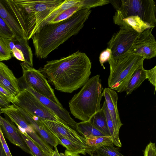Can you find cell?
Instances as JSON below:
<instances>
[{"instance_id":"1","label":"cell","mask_w":156,"mask_h":156,"mask_svg":"<svg viewBox=\"0 0 156 156\" xmlns=\"http://www.w3.org/2000/svg\"><path fill=\"white\" fill-rule=\"evenodd\" d=\"M91 63L87 55L77 51L59 59L48 61L38 70L61 92L72 93L89 79Z\"/></svg>"},{"instance_id":"2","label":"cell","mask_w":156,"mask_h":156,"mask_svg":"<svg viewBox=\"0 0 156 156\" xmlns=\"http://www.w3.org/2000/svg\"><path fill=\"white\" fill-rule=\"evenodd\" d=\"M91 11L90 8L83 9L64 20L39 27L31 37L36 57L41 59L46 58L51 51L76 35L83 27Z\"/></svg>"},{"instance_id":"3","label":"cell","mask_w":156,"mask_h":156,"mask_svg":"<svg viewBox=\"0 0 156 156\" xmlns=\"http://www.w3.org/2000/svg\"><path fill=\"white\" fill-rule=\"evenodd\" d=\"M98 74L89 79L69 102L71 114L82 122L88 121L100 109L103 90Z\"/></svg>"},{"instance_id":"4","label":"cell","mask_w":156,"mask_h":156,"mask_svg":"<svg viewBox=\"0 0 156 156\" xmlns=\"http://www.w3.org/2000/svg\"><path fill=\"white\" fill-rule=\"evenodd\" d=\"M65 0H12L24 23L27 40L31 38L42 23Z\"/></svg>"},{"instance_id":"5","label":"cell","mask_w":156,"mask_h":156,"mask_svg":"<svg viewBox=\"0 0 156 156\" xmlns=\"http://www.w3.org/2000/svg\"><path fill=\"white\" fill-rule=\"evenodd\" d=\"M144 59L129 53L117 57L111 56L108 61L110 70L108 80V87L118 92L125 91L133 73L143 64Z\"/></svg>"},{"instance_id":"6","label":"cell","mask_w":156,"mask_h":156,"mask_svg":"<svg viewBox=\"0 0 156 156\" xmlns=\"http://www.w3.org/2000/svg\"><path fill=\"white\" fill-rule=\"evenodd\" d=\"M116 11L114 16L124 18L138 16L154 28L156 25V5L153 0H109Z\"/></svg>"},{"instance_id":"7","label":"cell","mask_w":156,"mask_h":156,"mask_svg":"<svg viewBox=\"0 0 156 156\" xmlns=\"http://www.w3.org/2000/svg\"><path fill=\"white\" fill-rule=\"evenodd\" d=\"M11 103L30 115L37 117L42 120L58 122L68 125L26 89L20 90L13 97Z\"/></svg>"},{"instance_id":"8","label":"cell","mask_w":156,"mask_h":156,"mask_svg":"<svg viewBox=\"0 0 156 156\" xmlns=\"http://www.w3.org/2000/svg\"><path fill=\"white\" fill-rule=\"evenodd\" d=\"M23 76L19 80L30 87L35 91L62 106L56 97L54 90L46 78L38 70L23 62L20 63Z\"/></svg>"},{"instance_id":"9","label":"cell","mask_w":156,"mask_h":156,"mask_svg":"<svg viewBox=\"0 0 156 156\" xmlns=\"http://www.w3.org/2000/svg\"><path fill=\"white\" fill-rule=\"evenodd\" d=\"M1 110L2 113L6 115L17 126L20 131L25 133L47 154H53L54 150L49 144L37 134L13 104Z\"/></svg>"},{"instance_id":"10","label":"cell","mask_w":156,"mask_h":156,"mask_svg":"<svg viewBox=\"0 0 156 156\" xmlns=\"http://www.w3.org/2000/svg\"><path fill=\"white\" fill-rule=\"evenodd\" d=\"M0 16L16 37L27 39L24 23L12 0H0Z\"/></svg>"},{"instance_id":"11","label":"cell","mask_w":156,"mask_h":156,"mask_svg":"<svg viewBox=\"0 0 156 156\" xmlns=\"http://www.w3.org/2000/svg\"><path fill=\"white\" fill-rule=\"evenodd\" d=\"M139 34L133 30L120 28L107 43V48L112 51L111 56L117 57L128 53Z\"/></svg>"},{"instance_id":"12","label":"cell","mask_w":156,"mask_h":156,"mask_svg":"<svg viewBox=\"0 0 156 156\" xmlns=\"http://www.w3.org/2000/svg\"><path fill=\"white\" fill-rule=\"evenodd\" d=\"M154 28H148L140 33L128 53L150 59L156 56V41L152 34Z\"/></svg>"},{"instance_id":"13","label":"cell","mask_w":156,"mask_h":156,"mask_svg":"<svg viewBox=\"0 0 156 156\" xmlns=\"http://www.w3.org/2000/svg\"><path fill=\"white\" fill-rule=\"evenodd\" d=\"M20 90L26 89L33 94L43 105L64 122L69 126L76 129V122L70 116L69 113L62 106L56 104L48 98L38 93L30 87L18 79Z\"/></svg>"},{"instance_id":"14","label":"cell","mask_w":156,"mask_h":156,"mask_svg":"<svg viewBox=\"0 0 156 156\" xmlns=\"http://www.w3.org/2000/svg\"><path fill=\"white\" fill-rule=\"evenodd\" d=\"M14 105L34 131L46 142L54 147H57L58 144L62 145L61 142L43 123L40 118L35 116L31 115L22 108Z\"/></svg>"},{"instance_id":"15","label":"cell","mask_w":156,"mask_h":156,"mask_svg":"<svg viewBox=\"0 0 156 156\" xmlns=\"http://www.w3.org/2000/svg\"><path fill=\"white\" fill-rule=\"evenodd\" d=\"M41 120L55 136L65 138L85 147V138L69 126L58 122Z\"/></svg>"},{"instance_id":"16","label":"cell","mask_w":156,"mask_h":156,"mask_svg":"<svg viewBox=\"0 0 156 156\" xmlns=\"http://www.w3.org/2000/svg\"><path fill=\"white\" fill-rule=\"evenodd\" d=\"M102 95L105 98L115 131L119 135L120 129L123 124L121 121L118 108V94L116 91L108 87L104 89Z\"/></svg>"},{"instance_id":"17","label":"cell","mask_w":156,"mask_h":156,"mask_svg":"<svg viewBox=\"0 0 156 156\" xmlns=\"http://www.w3.org/2000/svg\"><path fill=\"white\" fill-rule=\"evenodd\" d=\"M0 126L6 137L11 143L33 156L31 152L20 134L17 127L13 123L1 116Z\"/></svg>"},{"instance_id":"18","label":"cell","mask_w":156,"mask_h":156,"mask_svg":"<svg viewBox=\"0 0 156 156\" xmlns=\"http://www.w3.org/2000/svg\"><path fill=\"white\" fill-rule=\"evenodd\" d=\"M0 85L13 97L20 90L18 79L8 66L1 62H0Z\"/></svg>"},{"instance_id":"19","label":"cell","mask_w":156,"mask_h":156,"mask_svg":"<svg viewBox=\"0 0 156 156\" xmlns=\"http://www.w3.org/2000/svg\"><path fill=\"white\" fill-rule=\"evenodd\" d=\"M113 20L114 23L120 28L133 30L139 33L148 28L153 27L138 16H130L124 18L113 16Z\"/></svg>"},{"instance_id":"20","label":"cell","mask_w":156,"mask_h":156,"mask_svg":"<svg viewBox=\"0 0 156 156\" xmlns=\"http://www.w3.org/2000/svg\"><path fill=\"white\" fill-rule=\"evenodd\" d=\"M84 137L86 143L85 152L91 156H93L101 147L113 144L112 137L110 136H96L90 135Z\"/></svg>"},{"instance_id":"21","label":"cell","mask_w":156,"mask_h":156,"mask_svg":"<svg viewBox=\"0 0 156 156\" xmlns=\"http://www.w3.org/2000/svg\"><path fill=\"white\" fill-rule=\"evenodd\" d=\"M146 79V70L142 64L134 71L127 85L125 91L126 95L131 94L139 87Z\"/></svg>"},{"instance_id":"22","label":"cell","mask_w":156,"mask_h":156,"mask_svg":"<svg viewBox=\"0 0 156 156\" xmlns=\"http://www.w3.org/2000/svg\"><path fill=\"white\" fill-rule=\"evenodd\" d=\"M89 121L104 136H110L105 114L102 108Z\"/></svg>"},{"instance_id":"23","label":"cell","mask_w":156,"mask_h":156,"mask_svg":"<svg viewBox=\"0 0 156 156\" xmlns=\"http://www.w3.org/2000/svg\"><path fill=\"white\" fill-rule=\"evenodd\" d=\"M28 40L26 38L16 37L14 38L15 47L20 50L23 55L25 59L24 62L33 67V54Z\"/></svg>"},{"instance_id":"24","label":"cell","mask_w":156,"mask_h":156,"mask_svg":"<svg viewBox=\"0 0 156 156\" xmlns=\"http://www.w3.org/2000/svg\"><path fill=\"white\" fill-rule=\"evenodd\" d=\"M76 129L83 137L90 135L103 136L102 133L97 129L89 121L77 123Z\"/></svg>"},{"instance_id":"25","label":"cell","mask_w":156,"mask_h":156,"mask_svg":"<svg viewBox=\"0 0 156 156\" xmlns=\"http://www.w3.org/2000/svg\"><path fill=\"white\" fill-rule=\"evenodd\" d=\"M102 108L105 114L107 124L110 136L112 138L113 144L118 147H121L122 146V144L119 137V135L116 133L115 131L113 122L105 101L103 103Z\"/></svg>"},{"instance_id":"26","label":"cell","mask_w":156,"mask_h":156,"mask_svg":"<svg viewBox=\"0 0 156 156\" xmlns=\"http://www.w3.org/2000/svg\"><path fill=\"white\" fill-rule=\"evenodd\" d=\"M80 1V0H65L59 7L47 17L42 23L40 27L46 24L50 23L54 18L58 16L63 12L75 5Z\"/></svg>"},{"instance_id":"27","label":"cell","mask_w":156,"mask_h":156,"mask_svg":"<svg viewBox=\"0 0 156 156\" xmlns=\"http://www.w3.org/2000/svg\"><path fill=\"white\" fill-rule=\"evenodd\" d=\"M61 142L62 145L66 147L69 152L75 154H82L85 155V147L82 145L76 143L65 138L56 136Z\"/></svg>"},{"instance_id":"28","label":"cell","mask_w":156,"mask_h":156,"mask_svg":"<svg viewBox=\"0 0 156 156\" xmlns=\"http://www.w3.org/2000/svg\"><path fill=\"white\" fill-rule=\"evenodd\" d=\"M81 2L82 0H80L75 5L64 11L54 18L50 23H57L64 20L70 17L76 12L84 9Z\"/></svg>"},{"instance_id":"29","label":"cell","mask_w":156,"mask_h":156,"mask_svg":"<svg viewBox=\"0 0 156 156\" xmlns=\"http://www.w3.org/2000/svg\"><path fill=\"white\" fill-rule=\"evenodd\" d=\"M17 129L31 152L33 156H50L28 137L25 133L21 132L18 128Z\"/></svg>"},{"instance_id":"30","label":"cell","mask_w":156,"mask_h":156,"mask_svg":"<svg viewBox=\"0 0 156 156\" xmlns=\"http://www.w3.org/2000/svg\"><path fill=\"white\" fill-rule=\"evenodd\" d=\"M99 156H125L120 153L113 144L104 145L99 148L93 155Z\"/></svg>"},{"instance_id":"31","label":"cell","mask_w":156,"mask_h":156,"mask_svg":"<svg viewBox=\"0 0 156 156\" xmlns=\"http://www.w3.org/2000/svg\"><path fill=\"white\" fill-rule=\"evenodd\" d=\"M0 37L13 38L15 36L10 28L0 16Z\"/></svg>"},{"instance_id":"32","label":"cell","mask_w":156,"mask_h":156,"mask_svg":"<svg viewBox=\"0 0 156 156\" xmlns=\"http://www.w3.org/2000/svg\"><path fill=\"white\" fill-rule=\"evenodd\" d=\"M12 52L0 37V62L11 59Z\"/></svg>"},{"instance_id":"33","label":"cell","mask_w":156,"mask_h":156,"mask_svg":"<svg viewBox=\"0 0 156 156\" xmlns=\"http://www.w3.org/2000/svg\"><path fill=\"white\" fill-rule=\"evenodd\" d=\"M146 79L155 87V94L156 87V66L149 70H146Z\"/></svg>"},{"instance_id":"34","label":"cell","mask_w":156,"mask_h":156,"mask_svg":"<svg viewBox=\"0 0 156 156\" xmlns=\"http://www.w3.org/2000/svg\"><path fill=\"white\" fill-rule=\"evenodd\" d=\"M112 56V51L109 48H107L102 51L100 55L99 61L101 65L104 69H105L104 64L105 62L108 61Z\"/></svg>"},{"instance_id":"35","label":"cell","mask_w":156,"mask_h":156,"mask_svg":"<svg viewBox=\"0 0 156 156\" xmlns=\"http://www.w3.org/2000/svg\"><path fill=\"white\" fill-rule=\"evenodd\" d=\"M144 156H156L155 144L150 142L147 146L144 151Z\"/></svg>"},{"instance_id":"36","label":"cell","mask_w":156,"mask_h":156,"mask_svg":"<svg viewBox=\"0 0 156 156\" xmlns=\"http://www.w3.org/2000/svg\"><path fill=\"white\" fill-rule=\"evenodd\" d=\"M0 140L4 150L7 156H12L4 138L1 128L0 126Z\"/></svg>"},{"instance_id":"37","label":"cell","mask_w":156,"mask_h":156,"mask_svg":"<svg viewBox=\"0 0 156 156\" xmlns=\"http://www.w3.org/2000/svg\"><path fill=\"white\" fill-rule=\"evenodd\" d=\"M0 95L11 102L13 97L7 90L0 85Z\"/></svg>"},{"instance_id":"38","label":"cell","mask_w":156,"mask_h":156,"mask_svg":"<svg viewBox=\"0 0 156 156\" xmlns=\"http://www.w3.org/2000/svg\"><path fill=\"white\" fill-rule=\"evenodd\" d=\"M12 55L17 59L24 62L25 59L21 51L19 49L15 48L12 50Z\"/></svg>"},{"instance_id":"39","label":"cell","mask_w":156,"mask_h":156,"mask_svg":"<svg viewBox=\"0 0 156 156\" xmlns=\"http://www.w3.org/2000/svg\"><path fill=\"white\" fill-rule=\"evenodd\" d=\"M14 38H7L2 37L4 42L12 52V50L15 48L14 41Z\"/></svg>"},{"instance_id":"40","label":"cell","mask_w":156,"mask_h":156,"mask_svg":"<svg viewBox=\"0 0 156 156\" xmlns=\"http://www.w3.org/2000/svg\"><path fill=\"white\" fill-rule=\"evenodd\" d=\"M10 102L0 95V108L4 109L8 108L10 105Z\"/></svg>"},{"instance_id":"41","label":"cell","mask_w":156,"mask_h":156,"mask_svg":"<svg viewBox=\"0 0 156 156\" xmlns=\"http://www.w3.org/2000/svg\"><path fill=\"white\" fill-rule=\"evenodd\" d=\"M0 156H7L0 140Z\"/></svg>"},{"instance_id":"42","label":"cell","mask_w":156,"mask_h":156,"mask_svg":"<svg viewBox=\"0 0 156 156\" xmlns=\"http://www.w3.org/2000/svg\"><path fill=\"white\" fill-rule=\"evenodd\" d=\"M54 148L55 150L52 156H65L64 154L59 153L57 147H55Z\"/></svg>"},{"instance_id":"43","label":"cell","mask_w":156,"mask_h":156,"mask_svg":"<svg viewBox=\"0 0 156 156\" xmlns=\"http://www.w3.org/2000/svg\"><path fill=\"white\" fill-rule=\"evenodd\" d=\"M65 156H80L78 154H73L69 152L67 150L65 152Z\"/></svg>"},{"instance_id":"44","label":"cell","mask_w":156,"mask_h":156,"mask_svg":"<svg viewBox=\"0 0 156 156\" xmlns=\"http://www.w3.org/2000/svg\"><path fill=\"white\" fill-rule=\"evenodd\" d=\"M1 109V108H0V115H1V114L2 113Z\"/></svg>"},{"instance_id":"45","label":"cell","mask_w":156,"mask_h":156,"mask_svg":"<svg viewBox=\"0 0 156 156\" xmlns=\"http://www.w3.org/2000/svg\"><path fill=\"white\" fill-rule=\"evenodd\" d=\"M1 115H0V122H1Z\"/></svg>"},{"instance_id":"46","label":"cell","mask_w":156,"mask_h":156,"mask_svg":"<svg viewBox=\"0 0 156 156\" xmlns=\"http://www.w3.org/2000/svg\"><path fill=\"white\" fill-rule=\"evenodd\" d=\"M93 156H99L96 155H94Z\"/></svg>"}]
</instances>
